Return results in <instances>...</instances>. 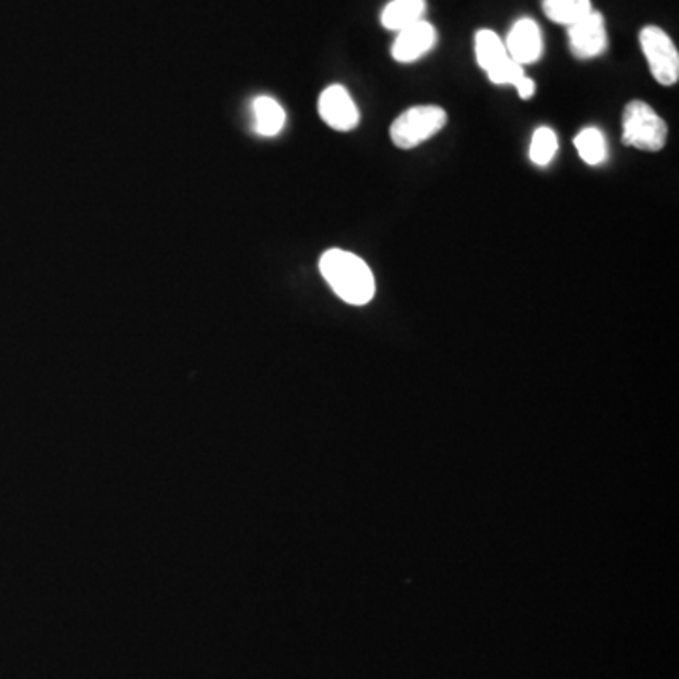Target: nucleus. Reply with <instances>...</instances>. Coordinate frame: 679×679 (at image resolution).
I'll use <instances>...</instances> for the list:
<instances>
[{
  "instance_id": "nucleus-1",
  "label": "nucleus",
  "mask_w": 679,
  "mask_h": 679,
  "mask_svg": "<svg viewBox=\"0 0 679 679\" xmlns=\"http://www.w3.org/2000/svg\"><path fill=\"white\" fill-rule=\"evenodd\" d=\"M319 270L332 291L348 304L365 306L375 299L376 280L361 257L351 251H324Z\"/></svg>"
},
{
  "instance_id": "nucleus-2",
  "label": "nucleus",
  "mask_w": 679,
  "mask_h": 679,
  "mask_svg": "<svg viewBox=\"0 0 679 679\" xmlns=\"http://www.w3.org/2000/svg\"><path fill=\"white\" fill-rule=\"evenodd\" d=\"M668 127L665 119L643 100H632L623 112L621 142L642 151H661L667 143Z\"/></svg>"
},
{
  "instance_id": "nucleus-3",
  "label": "nucleus",
  "mask_w": 679,
  "mask_h": 679,
  "mask_svg": "<svg viewBox=\"0 0 679 679\" xmlns=\"http://www.w3.org/2000/svg\"><path fill=\"white\" fill-rule=\"evenodd\" d=\"M448 126V113L435 104L408 108L391 126V140L400 150H413Z\"/></svg>"
},
{
  "instance_id": "nucleus-4",
  "label": "nucleus",
  "mask_w": 679,
  "mask_h": 679,
  "mask_svg": "<svg viewBox=\"0 0 679 679\" xmlns=\"http://www.w3.org/2000/svg\"><path fill=\"white\" fill-rule=\"evenodd\" d=\"M640 46L649 70L661 86H676L679 80V53L672 38L661 27L649 26L640 32Z\"/></svg>"
},
{
  "instance_id": "nucleus-5",
  "label": "nucleus",
  "mask_w": 679,
  "mask_h": 679,
  "mask_svg": "<svg viewBox=\"0 0 679 679\" xmlns=\"http://www.w3.org/2000/svg\"><path fill=\"white\" fill-rule=\"evenodd\" d=\"M319 116L334 131H353L359 126V108L342 86H331L319 97Z\"/></svg>"
},
{
  "instance_id": "nucleus-6",
  "label": "nucleus",
  "mask_w": 679,
  "mask_h": 679,
  "mask_svg": "<svg viewBox=\"0 0 679 679\" xmlns=\"http://www.w3.org/2000/svg\"><path fill=\"white\" fill-rule=\"evenodd\" d=\"M568 40L573 57L578 59H592L605 53L608 48V32L602 13L592 10L589 16L568 27Z\"/></svg>"
},
{
  "instance_id": "nucleus-7",
  "label": "nucleus",
  "mask_w": 679,
  "mask_h": 679,
  "mask_svg": "<svg viewBox=\"0 0 679 679\" xmlns=\"http://www.w3.org/2000/svg\"><path fill=\"white\" fill-rule=\"evenodd\" d=\"M437 46V29L429 21H418L397 32L391 56L399 63H416Z\"/></svg>"
},
{
  "instance_id": "nucleus-8",
  "label": "nucleus",
  "mask_w": 679,
  "mask_h": 679,
  "mask_svg": "<svg viewBox=\"0 0 679 679\" xmlns=\"http://www.w3.org/2000/svg\"><path fill=\"white\" fill-rule=\"evenodd\" d=\"M506 51L511 61L525 64L537 63L542 57L543 40L537 21L530 18L519 19L511 27L510 34L506 38Z\"/></svg>"
},
{
  "instance_id": "nucleus-9",
  "label": "nucleus",
  "mask_w": 679,
  "mask_h": 679,
  "mask_svg": "<svg viewBox=\"0 0 679 679\" xmlns=\"http://www.w3.org/2000/svg\"><path fill=\"white\" fill-rule=\"evenodd\" d=\"M425 0H391L381 12V26L389 31L399 32L423 19Z\"/></svg>"
},
{
  "instance_id": "nucleus-10",
  "label": "nucleus",
  "mask_w": 679,
  "mask_h": 679,
  "mask_svg": "<svg viewBox=\"0 0 679 679\" xmlns=\"http://www.w3.org/2000/svg\"><path fill=\"white\" fill-rule=\"evenodd\" d=\"M286 126V110L270 97L253 100V129L261 137H276Z\"/></svg>"
},
{
  "instance_id": "nucleus-11",
  "label": "nucleus",
  "mask_w": 679,
  "mask_h": 679,
  "mask_svg": "<svg viewBox=\"0 0 679 679\" xmlns=\"http://www.w3.org/2000/svg\"><path fill=\"white\" fill-rule=\"evenodd\" d=\"M476 59L486 72L497 69L500 63H505L508 59L505 40L491 29H481L476 34Z\"/></svg>"
},
{
  "instance_id": "nucleus-12",
  "label": "nucleus",
  "mask_w": 679,
  "mask_h": 679,
  "mask_svg": "<svg viewBox=\"0 0 679 679\" xmlns=\"http://www.w3.org/2000/svg\"><path fill=\"white\" fill-rule=\"evenodd\" d=\"M543 13L559 26L572 27L592 12L591 0H543Z\"/></svg>"
},
{
  "instance_id": "nucleus-13",
  "label": "nucleus",
  "mask_w": 679,
  "mask_h": 679,
  "mask_svg": "<svg viewBox=\"0 0 679 679\" xmlns=\"http://www.w3.org/2000/svg\"><path fill=\"white\" fill-rule=\"evenodd\" d=\"M573 146L580 153L581 159L597 167L608 159V143L602 132L597 127H587L583 131L578 132V137L573 138Z\"/></svg>"
},
{
  "instance_id": "nucleus-14",
  "label": "nucleus",
  "mask_w": 679,
  "mask_h": 679,
  "mask_svg": "<svg viewBox=\"0 0 679 679\" xmlns=\"http://www.w3.org/2000/svg\"><path fill=\"white\" fill-rule=\"evenodd\" d=\"M559 150V140L549 127H540L532 134L530 140V161L538 164V167H546L549 162L553 161L555 153Z\"/></svg>"
},
{
  "instance_id": "nucleus-15",
  "label": "nucleus",
  "mask_w": 679,
  "mask_h": 679,
  "mask_svg": "<svg viewBox=\"0 0 679 679\" xmlns=\"http://www.w3.org/2000/svg\"><path fill=\"white\" fill-rule=\"evenodd\" d=\"M523 76V67L516 63V61H511L510 57L506 59L505 63H500L497 69L487 72V78H489L492 83H497V86H516Z\"/></svg>"
},
{
  "instance_id": "nucleus-16",
  "label": "nucleus",
  "mask_w": 679,
  "mask_h": 679,
  "mask_svg": "<svg viewBox=\"0 0 679 679\" xmlns=\"http://www.w3.org/2000/svg\"><path fill=\"white\" fill-rule=\"evenodd\" d=\"M516 89H518V94L521 99L529 100L537 93V83L530 80V78H527V76H523V78L516 83Z\"/></svg>"
}]
</instances>
